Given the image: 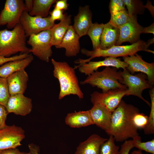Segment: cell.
<instances>
[{"label": "cell", "mask_w": 154, "mask_h": 154, "mask_svg": "<svg viewBox=\"0 0 154 154\" xmlns=\"http://www.w3.org/2000/svg\"><path fill=\"white\" fill-rule=\"evenodd\" d=\"M139 112L137 108L121 100L112 113L110 125L106 132L113 136L115 141L119 142L139 135L138 129L133 120L134 115Z\"/></svg>", "instance_id": "1"}, {"label": "cell", "mask_w": 154, "mask_h": 154, "mask_svg": "<svg viewBox=\"0 0 154 154\" xmlns=\"http://www.w3.org/2000/svg\"><path fill=\"white\" fill-rule=\"evenodd\" d=\"M54 67L53 74L59 82L60 90L58 99L61 100L70 95H76L80 99L84 98V94L80 87L75 69L66 62L56 61L52 59Z\"/></svg>", "instance_id": "2"}, {"label": "cell", "mask_w": 154, "mask_h": 154, "mask_svg": "<svg viewBox=\"0 0 154 154\" xmlns=\"http://www.w3.org/2000/svg\"><path fill=\"white\" fill-rule=\"evenodd\" d=\"M153 38L147 42L140 40L130 45L125 46L114 45L106 50L97 48L89 50L85 48L81 50V53L88 56L90 57L86 59H79L76 61L77 64H82L88 62L92 59L97 57H111L114 58L123 57L135 54L137 52L143 51L154 53V52L148 49L149 45L153 43Z\"/></svg>", "instance_id": "3"}, {"label": "cell", "mask_w": 154, "mask_h": 154, "mask_svg": "<svg viewBox=\"0 0 154 154\" xmlns=\"http://www.w3.org/2000/svg\"><path fill=\"white\" fill-rule=\"evenodd\" d=\"M27 37L20 23L11 30H0V56L9 57L19 52L29 54L26 45Z\"/></svg>", "instance_id": "4"}, {"label": "cell", "mask_w": 154, "mask_h": 154, "mask_svg": "<svg viewBox=\"0 0 154 154\" xmlns=\"http://www.w3.org/2000/svg\"><path fill=\"white\" fill-rule=\"evenodd\" d=\"M122 81L120 71L118 72L115 68L106 67L102 71H97L88 76L80 84H90L101 89L102 92H105L112 89L127 88L121 84Z\"/></svg>", "instance_id": "5"}, {"label": "cell", "mask_w": 154, "mask_h": 154, "mask_svg": "<svg viewBox=\"0 0 154 154\" xmlns=\"http://www.w3.org/2000/svg\"><path fill=\"white\" fill-rule=\"evenodd\" d=\"M123 78L121 84L127 88L128 93L126 96L133 95L136 96L144 101L150 107L151 104L145 100L142 96L143 91L146 89H151L153 87L151 86L146 79L147 75L142 73L135 74L130 73L125 69L120 71Z\"/></svg>", "instance_id": "6"}, {"label": "cell", "mask_w": 154, "mask_h": 154, "mask_svg": "<svg viewBox=\"0 0 154 154\" xmlns=\"http://www.w3.org/2000/svg\"><path fill=\"white\" fill-rule=\"evenodd\" d=\"M50 40V29L31 35L27 41V44L31 46L30 49V53L41 60L48 62L53 53Z\"/></svg>", "instance_id": "7"}, {"label": "cell", "mask_w": 154, "mask_h": 154, "mask_svg": "<svg viewBox=\"0 0 154 154\" xmlns=\"http://www.w3.org/2000/svg\"><path fill=\"white\" fill-rule=\"evenodd\" d=\"M25 10L23 0H6L0 13V27L6 25L8 29H13L20 23L21 17Z\"/></svg>", "instance_id": "8"}, {"label": "cell", "mask_w": 154, "mask_h": 154, "mask_svg": "<svg viewBox=\"0 0 154 154\" xmlns=\"http://www.w3.org/2000/svg\"><path fill=\"white\" fill-rule=\"evenodd\" d=\"M127 93V88L112 89L105 92L95 91L90 95V100L93 105H102L112 113L118 106L123 97L126 96Z\"/></svg>", "instance_id": "9"}, {"label": "cell", "mask_w": 154, "mask_h": 154, "mask_svg": "<svg viewBox=\"0 0 154 154\" xmlns=\"http://www.w3.org/2000/svg\"><path fill=\"white\" fill-rule=\"evenodd\" d=\"M20 23L22 25L27 37L33 34L50 29L55 24L50 20V16L46 18L31 16L26 10L23 12Z\"/></svg>", "instance_id": "10"}, {"label": "cell", "mask_w": 154, "mask_h": 154, "mask_svg": "<svg viewBox=\"0 0 154 154\" xmlns=\"http://www.w3.org/2000/svg\"><path fill=\"white\" fill-rule=\"evenodd\" d=\"M24 130L21 127L7 125L0 129V151L17 148L25 137Z\"/></svg>", "instance_id": "11"}, {"label": "cell", "mask_w": 154, "mask_h": 154, "mask_svg": "<svg viewBox=\"0 0 154 154\" xmlns=\"http://www.w3.org/2000/svg\"><path fill=\"white\" fill-rule=\"evenodd\" d=\"M124 61L128 64L126 69L131 74L141 72L145 74L149 84H154V63H149L143 60L141 56L137 54L123 57Z\"/></svg>", "instance_id": "12"}, {"label": "cell", "mask_w": 154, "mask_h": 154, "mask_svg": "<svg viewBox=\"0 0 154 154\" xmlns=\"http://www.w3.org/2000/svg\"><path fill=\"white\" fill-rule=\"evenodd\" d=\"M143 28L137 21V16H133L127 23L119 27V35L116 45L119 46L125 42L133 44L140 40Z\"/></svg>", "instance_id": "13"}, {"label": "cell", "mask_w": 154, "mask_h": 154, "mask_svg": "<svg viewBox=\"0 0 154 154\" xmlns=\"http://www.w3.org/2000/svg\"><path fill=\"white\" fill-rule=\"evenodd\" d=\"M128 64L123 61H121L120 59L116 58L106 57L103 60L98 61H91L86 63L79 64L76 66L74 69L78 68L79 71L86 75H89L98 69L102 66H112L118 69L122 68L125 69L128 66Z\"/></svg>", "instance_id": "14"}, {"label": "cell", "mask_w": 154, "mask_h": 154, "mask_svg": "<svg viewBox=\"0 0 154 154\" xmlns=\"http://www.w3.org/2000/svg\"><path fill=\"white\" fill-rule=\"evenodd\" d=\"M8 113L25 116L31 112L33 105L31 98L23 94L10 96L5 107Z\"/></svg>", "instance_id": "15"}, {"label": "cell", "mask_w": 154, "mask_h": 154, "mask_svg": "<svg viewBox=\"0 0 154 154\" xmlns=\"http://www.w3.org/2000/svg\"><path fill=\"white\" fill-rule=\"evenodd\" d=\"M92 14L88 5L80 7L77 15L74 19V29L80 38L87 34L92 24Z\"/></svg>", "instance_id": "16"}, {"label": "cell", "mask_w": 154, "mask_h": 154, "mask_svg": "<svg viewBox=\"0 0 154 154\" xmlns=\"http://www.w3.org/2000/svg\"><path fill=\"white\" fill-rule=\"evenodd\" d=\"M80 37L74 29L73 26L68 27L60 44L56 48H64L65 55L67 57L76 56L80 50Z\"/></svg>", "instance_id": "17"}, {"label": "cell", "mask_w": 154, "mask_h": 154, "mask_svg": "<svg viewBox=\"0 0 154 154\" xmlns=\"http://www.w3.org/2000/svg\"><path fill=\"white\" fill-rule=\"evenodd\" d=\"M29 79L25 69L17 71L8 76L7 80L10 95L23 94L27 88Z\"/></svg>", "instance_id": "18"}, {"label": "cell", "mask_w": 154, "mask_h": 154, "mask_svg": "<svg viewBox=\"0 0 154 154\" xmlns=\"http://www.w3.org/2000/svg\"><path fill=\"white\" fill-rule=\"evenodd\" d=\"M89 111L94 124L106 131L110 125L112 113L99 104L93 105Z\"/></svg>", "instance_id": "19"}, {"label": "cell", "mask_w": 154, "mask_h": 154, "mask_svg": "<svg viewBox=\"0 0 154 154\" xmlns=\"http://www.w3.org/2000/svg\"><path fill=\"white\" fill-rule=\"evenodd\" d=\"M108 139L97 134H93L80 143L75 154H99L101 146Z\"/></svg>", "instance_id": "20"}, {"label": "cell", "mask_w": 154, "mask_h": 154, "mask_svg": "<svg viewBox=\"0 0 154 154\" xmlns=\"http://www.w3.org/2000/svg\"><path fill=\"white\" fill-rule=\"evenodd\" d=\"M119 35V28L109 22L104 24L100 38L99 48L106 50L116 45Z\"/></svg>", "instance_id": "21"}, {"label": "cell", "mask_w": 154, "mask_h": 154, "mask_svg": "<svg viewBox=\"0 0 154 154\" xmlns=\"http://www.w3.org/2000/svg\"><path fill=\"white\" fill-rule=\"evenodd\" d=\"M71 23V15L64 13L63 18L60 23L55 24L50 29L52 46H54L56 47L60 44Z\"/></svg>", "instance_id": "22"}, {"label": "cell", "mask_w": 154, "mask_h": 154, "mask_svg": "<svg viewBox=\"0 0 154 154\" xmlns=\"http://www.w3.org/2000/svg\"><path fill=\"white\" fill-rule=\"evenodd\" d=\"M34 59L31 54L26 58L7 62L0 66V77L7 78L14 72L22 69H25L32 62Z\"/></svg>", "instance_id": "23"}, {"label": "cell", "mask_w": 154, "mask_h": 154, "mask_svg": "<svg viewBox=\"0 0 154 154\" xmlns=\"http://www.w3.org/2000/svg\"><path fill=\"white\" fill-rule=\"evenodd\" d=\"M66 124L71 127L80 128L94 124L89 110L68 114L65 118Z\"/></svg>", "instance_id": "24"}, {"label": "cell", "mask_w": 154, "mask_h": 154, "mask_svg": "<svg viewBox=\"0 0 154 154\" xmlns=\"http://www.w3.org/2000/svg\"><path fill=\"white\" fill-rule=\"evenodd\" d=\"M56 0H33V7L29 14L32 16H39L42 18L48 17L49 9Z\"/></svg>", "instance_id": "25"}, {"label": "cell", "mask_w": 154, "mask_h": 154, "mask_svg": "<svg viewBox=\"0 0 154 154\" xmlns=\"http://www.w3.org/2000/svg\"><path fill=\"white\" fill-rule=\"evenodd\" d=\"M104 26L103 23H92L87 32V35L92 40L94 50L99 48L100 38Z\"/></svg>", "instance_id": "26"}, {"label": "cell", "mask_w": 154, "mask_h": 154, "mask_svg": "<svg viewBox=\"0 0 154 154\" xmlns=\"http://www.w3.org/2000/svg\"><path fill=\"white\" fill-rule=\"evenodd\" d=\"M127 9V12L130 17L137 16L143 13L145 6L142 1L139 0H123Z\"/></svg>", "instance_id": "27"}, {"label": "cell", "mask_w": 154, "mask_h": 154, "mask_svg": "<svg viewBox=\"0 0 154 154\" xmlns=\"http://www.w3.org/2000/svg\"><path fill=\"white\" fill-rule=\"evenodd\" d=\"M149 94L151 100V111L147 123L143 129L144 134L149 135L154 133V88L150 89Z\"/></svg>", "instance_id": "28"}, {"label": "cell", "mask_w": 154, "mask_h": 154, "mask_svg": "<svg viewBox=\"0 0 154 154\" xmlns=\"http://www.w3.org/2000/svg\"><path fill=\"white\" fill-rule=\"evenodd\" d=\"M111 14L109 22L118 28L128 22L132 17L129 15L126 9Z\"/></svg>", "instance_id": "29"}, {"label": "cell", "mask_w": 154, "mask_h": 154, "mask_svg": "<svg viewBox=\"0 0 154 154\" xmlns=\"http://www.w3.org/2000/svg\"><path fill=\"white\" fill-rule=\"evenodd\" d=\"M113 137L109 135L108 140L101 146L99 154H119V147L115 144Z\"/></svg>", "instance_id": "30"}, {"label": "cell", "mask_w": 154, "mask_h": 154, "mask_svg": "<svg viewBox=\"0 0 154 154\" xmlns=\"http://www.w3.org/2000/svg\"><path fill=\"white\" fill-rule=\"evenodd\" d=\"M134 147L139 150H143L154 154V139L145 142H142L140 136L138 135L132 139Z\"/></svg>", "instance_id": "31"}, {"label": "cell", "mask_w": 154, "mask_h": 154, "mask_svg": "<svg viewBox=\"0 0 154 154\" xmlns=\"http://www.w3.org/2000/svg\"><path fill=\"white\" fill-rule=\"evenodd\" d=\"M10 96L7 78L0 77V104L6 107Z\"/></svg>", "instance_id": "32"}, {"label": "cell", "mask_w": 154, "mask_h": 154, "mask_svg": "<svg viewBox=\"0 0 154 154\" xmlns=\"http://www.w3.org/2000/svg\"><path fill=\"white\" fill-rule=\"evenodd\" d=\"M148 118L147 116L139 112L134 115L133 120L134 124L138 129H143L147 123Z\"/></svg>", "instance_id": "33"}, {"label": "cell", "mask_w": 154, "mask_h": 154, "mask_svg": "<svg viewBox=\"0 0 154 154\" xmlns=\"http://www.w3.org/2000/svg\"><path fill=\"white\" fill-rule=\"evenodd\" d=\"M123 0H111L109 4L111 14L126 9Z\"/></svg>", "instance_id": "34"}, {"label": "cell", "mask_w": 154, "mask_h": 154, "mask_svg": "<svg viewBox=\"0 0 154 154\" xmlns=\"http://www.w3.org/2000/svg\"><path fill=\"white\" fill-rule=\"evenodd\" d=\"M133 147L134 145L132 140H125L121 145L119 154H129L130 150Z\"/></svg>", "instance_id": "35"}, {"label": "cell", "mask_w": 154, "mask_h": 154, "mask_svg": "<svg viewBox=\"0 0 154 154\" xmlns=\"http://www.w3.org/2000/svg\"><path fill=\"white\" fill-rule=\"evenodd\" d=\"M29 54L28 53L21 54L7 58L0 56V65H2L9 62L24 58L27 57Z\"/></svg>", "instance_id": "36"}, {"label": "cell", "mask_w": 154, "mask_h": 154, "mask_svg": "<svg viewBox=\"0 0 154 154\" xmlns=\"http://www.w3.org/2000/svg\"><path fill=\"white\" fill-rule=\"evenodd\" d=\"M50 19L53 23L56 20L61 21L63 18L64 14L62 11L58 9L55 8L49 13Z\"/></svg>", "instance_id": "37"}, {"label": "cell", "mask_w": 154, "mask_h": 154, "mask_svg": "<svg viewBox=\"0 0 154 154\" xmlns=\"http://www.w3.org/2000/svg\"><path fill=\"white\" fill-rule=\"evenodd\" d=\"M8 114L5 107L0 104V129L7 125L5 123V121Z\"/></svg>", "instance_id": "38"}, {"label": "cell", "mask_w": 154, "mask_h": 154, "mask_svg": "<svg viewBox=\"0 0 154 154\" xmlns=\"http://www.w3.org/2000/svg\"><path fill=\"white\" fill-rule=\"evenodd\" d=\"M54 8L62 11L66 10L68 9V5L66 0L56 1Z\"/></svg>", "instance_id": "39"}, {"label": "cell", "mask_w": 154, "mask_h": 154, "mask_svg": "<svg viewBox=\"0 0 154 154\" xmlns=\"http://www.w3.org/2000/svg\"><path fill=\"white\" fill-rule=\"evenodd\" d=\"M0 154H29V153L22 152L17 148L5 150L0 151Z\"/></svg>", "instance_id": "40"}, {"label": "cell", "mask_w": 154, "mask_h": 154, "mask_svg": "<svg viewBox=\"0 0 154 154\" xmlns=\"http://www.w3.org/2000/svg\"><path fill=\"white\" fill-rule=\"evenodd\" d=\"M28 147L30 150L29 154H40V148L38 146L31 143L28 145Z\"/></svg>", "instance_id": "41"}, {"label": "cell", "mask_w": 154, "mask_h": 154, "mask_svg": "<svg viewBox=\"0 0 154 154\" xmlns=\"http://www.w3.org/2000/svg\"><path fill=\"white\" fill-rule=\"evenodd\" d=\"M33 4V0H25L24 3L26 10L29 13L31 11Z\"/></svg>", "instance_id": "42"}, {"label": "cell", "mask_w": 154, "mask_h": 154, "mask_svg": "<svg viewBox=\"0 0 154 154\" xmlns=\"http://www.w3.org/2000/svg\"><path fill=\"white\" fill-rule=\"evenodd\" d=\"M143 33H151L154 34V23L148 27L144 28Z\"/></svg>", "instance_id": "43"}, {"label": "cell", "mask_w": 154, "mask_h": 154, "mask_svg": "<svg viewBox=\"0 0 154 154\" xmlns=\"http://www.w3.org/2000/svg\"><path fill=\"white\" fill-rule=\"evenodd\" d=\"M131 154H143L142 152V151L140 150H135L131 153Z\"/></svg>", "instance_id": "44"}]
</instances>
